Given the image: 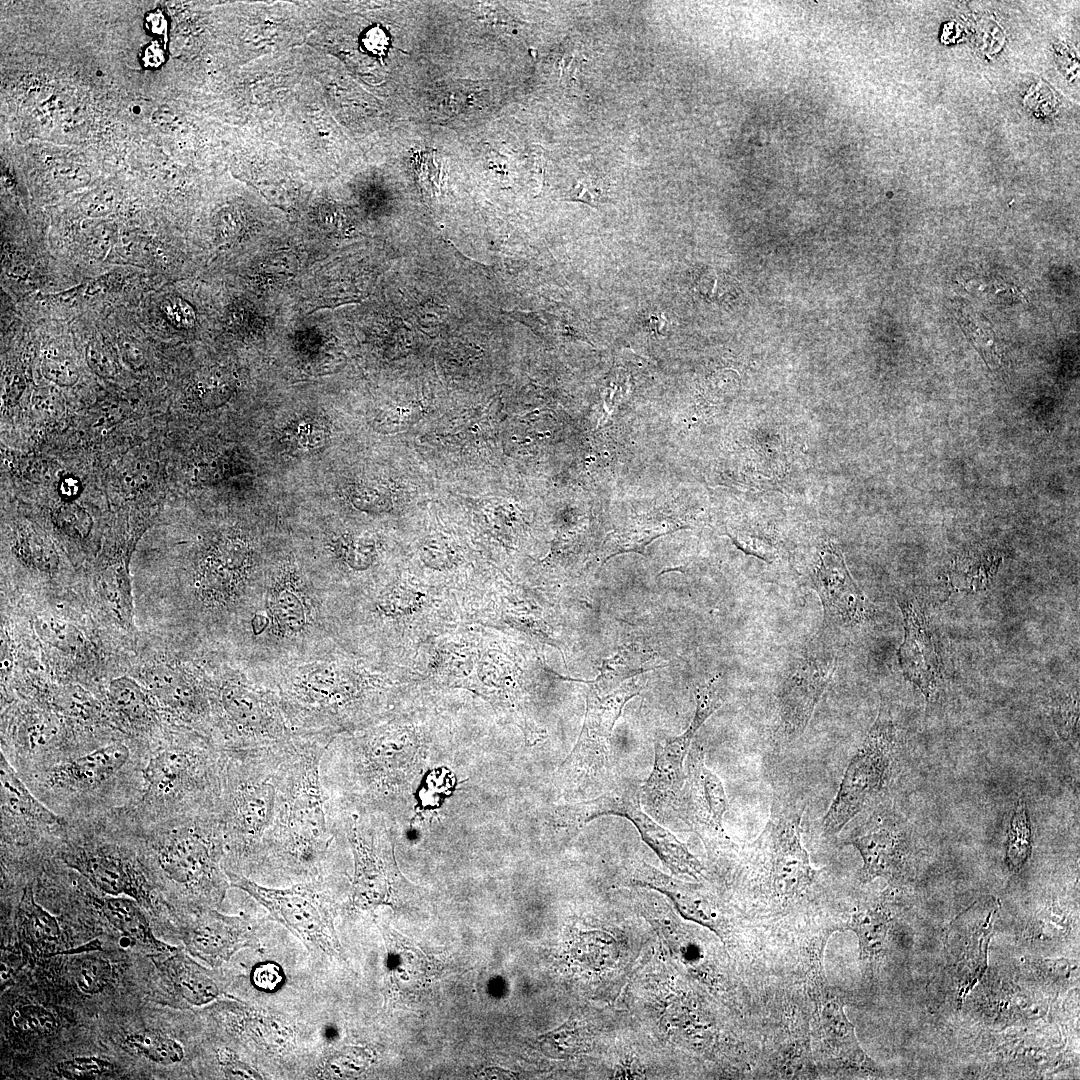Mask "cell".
Instances as JSON below:
<instances>
[{
	"mask_svg": "<svg viewBox=\"0 0 1080 1080\" xmlns=\"http://www.w3.org/2000/svg\"><path fill=\"white\" fill-rule=\"evenodd\" d=\"M281 813L259 873L300 882L325 876L330 851L345 836L338 804L321 777L324 753L333 739L295 735Z\"/></svg>",
	"mask_w": 1080,
	"mask_h": 1080,
	"instance_id": "6da1fadb",
	"label": "cell"
},
{
	"mask_svg": "<svg viewBox=\"0 0 1080 1080\" xmlns=\"http://www.w3.org/2000/svg\"><path fill=\"white\" fill-rule=\"evenodd\" d=\"M296 750L283 744L226 751L216 812L225 841V869L259 873L278 822Z\"/></svg>",
	"mask_w": 1080,
	"mask_h": 1080,
	"instance_id": "7a4b0ae2",
	"label": "cell"
},
{
	"mask_svg": "<svg viewBox=\"0 0 1080 1080\" xmlns=\"http://www.w3.org/2000/svg\"><path fill=\"white\" fill-rule=\"evenodd\" d=\"M227 753L209 738L182 736L152 754L142 769L143 799L161 819L215 810Z\"/></svg>",
	"mask_w": 1080,
	"mask_h": 1080,
	"instance_id": "3957f363",
	"label": "cell"
},
{
	"mask_svg": "<svg viewBox=\"0 0 1080 1080\" xmlns=\"http://www.w3.org/2000/svg\"><path fill=\"white\" fill-rule=\"evenodd\" d=\"M156 849L165 876L185 893L222 900L229 880L220 867L225 841L216 810L163 820Z\"/></svg>",
	"mask_w": 1080,
	"mask_h": 1080,
	"instance_id": "277c9868",
	"label": "cell"
},
{
	"mask_svg": "<svg viewBox=\"0 0 1080 1080\" xmlns=\"http://www.w3.org/2000/svg\"><path fill=\"white\" fill-rule=\"evenodd\" d=\"M641 690L638 679L622 683L607 693L590 686L582 730L556 772V782L567 798L585 799L591 793L601 794L616 781L611 761V733L624 705Z\"/></svg>",
	"mask_w": 1080,
	"mask_h": 1080,
	"instance_id": "5b68a950",
	"label": "cell"
},
{
	"mask_svg": "<svg viewBox=\"0 0 1080 1080\" xmlns=\"http://www.w3.org/2000/svg\"><path fill=\"white\" fill-rule=\"evenodd\" d=\"M232 887L246 892L309 948L329 956L340 953L334 928L335 904L327 876L299 882L287 888L258 884L249 877L224 870Z\"/></svg>",
	"mask_w": 1080,
	"mask_h": 1080,
	"instance_id": "8992f818",
	"label": "cell"
},
{
	"mask_svg": "<svg viewBox=\"0 0 1080 1080\" xmlns=\"http://www.w3.org/2000/svg\"><path fill=\"white\" fill-rule=\"evenodd\" d=\"M803 811L802 802H796L786 794L775 793L769 819L751 844L754 853L766 861L769 889L780 900L801 895L812 884L817 873L802 843Z\"/></svg>",
	"mask_w": 1080,
	"mask_h": 1080,
	"instance_id": "52a82bcc",
	"label": "cell"
},
{
	"mask_svg": "<svg viewBox=\"0 0 1080 1080\" xmlns=\"http://www.w3.org/2000/svg\"><path fill=\"white\" fill-rule=\"evenodd\" d=\"M896 730L883 708L850 760L822 822L826 836L838 834L882 791L893 761Z\"/></svg>",
	"mask_w": 1080,
	"mask_h": 1080,
	"instance_id": "ba28073f",
	"label": "cell"
},
{
	"mask_svg": "<svg viewBox=\"0 0 1080 1080\" xmlns=\"http://www.w3.org/2000/svg\"><path fill=\"white\" fill-rule=\"evenodd\" d=\"M639 795L635 786L616 780L596 797L561 807L558 818L562 826L577 830L603 815L624 817L673 873L698 879L703 873L701 863L671 832L641 809Z\"/></svg>",
	"mask_w": 1080,
	"mask_h": 1080,
	"instance_id": "9c48e42d",
	"label": "cell"
},
{
	"mask_svg": "<svg viewBox=\"0 0 1080 1080\" xmlns=\"http://www.w3.org/2000/svg\"><path fill=\"white\" fill-rule=\"evenodd\" d=\"M687 756L685 782L673 807L709 851L730 850L734 844L724 829L728 808L724 786L706 765L701 747L691 745Z\"/></svg>",
	"mask_w": 1080,
	"mask_h": 1080,
	"instance_id": "30bf717a",
	"label": "cell"
},
{
	"mask_svg": "<svg viewBox=\"0 0 1080 1080\" xmlns=\"http://www.w3.org/2000/svg\"><path fill=\"white\" fill-rule=\"evenodd\" d=\"M696 709L689 727L679 736L655 746L653 769L640 790L646 807L659 811L674 805L684 785V761L693 738L706 719L722 705L718 679L713 678L696 691Z\"/></svg>",
	"mask_w": 1080,
	"mask_h": 1080,
	"instance_id": "8fae6325",
	"label": "cell"
},
{
	"mask_svg": "<svg viewBox=\"0 0 1080 1080\" xmlns=\"http://www.w3.org/2000/svg\"><path fill=\"white\" fill-rule=\"evenodd\" d=\"M846 843L855 847L862 857V882L877 877L897 881L903 877L910 852V832L907 823L892 810L874 811L852 831Z\"/></svg>",
	"mask_w": 1080,
	"mask_h": 1080,
	"instance_id": "7c38bea8",
	"label": "cell"
},
{
	"mask_svg": "<svg viewBox=\"0 0 1080 1080\" xmlns=\"http://www.w3.org/2000/svg\"><path fill=\"white\" fill-rule=\"evenodd\" d=\"M836 669V656L813 652L795 660L784 673L777 689L778 710L788 741L799 738Z\"/></svg>",
	"mask_w": 1080,
	"mask_h": 1080,
	"instance_id": "4fadbf2b",
	"label": "cell"
},
{
	"mask_svg": "<svg viewBox=\"0 0 1080 1080\" xmlns=\"http://www.w3.org/2000/svg\"><path fill=\"white\" fill-rule=\"evenodd\" d=\"M814 984V1034L819 1055L831 1066L850 1068L862 1072L877 1073L875 1062L863 1051L857 1040L855 1028L848 1020L844 1003L830 987L820 982Z\"/></svg>",
	"mask_w": 1080,
	"mask_h": 1080,
	"instance_id": "5bb4252c",
	"label": "cell"
},
{
	"mask_svg": "<svg viewBox=\"0 0 1080 1080\" xmlns=\"http://www.w3.org/2000/svg\"><path fill=\"white\" fill-rule=\"evenodd\" d=\"M63 859L98 890L110 896L125 895L145 905L151 903L143 875L116 848L97 844L71 846L63 853Z\"/></svg>",
	"mask_w": 1080,
	"mask_h": 1080,
	"instance_id": "9a60e30c",
	"label": "cell"
},
{
	"mask_svg": "<svg viewBox=\"0 0 1080 1080\" xmlns=\"http://www.w3.org/2000/svg\"><path fill=\"white\" fill-rule=\"evenodd\" d=\"M823 604L825 620L833 626H854L865 621L871 608L850 575L840 551L829 544L820 554L814 584Z\"/></svg>",
	"mask_w": 1080,
	"mask_h": 1080,
	"instance_id": "2e32d148",
	"label": "cell"
},
{
	"mask_svg": "<svg viewBox=\"0 0 1080 1080\" xmlns=\"http://www.w3.org/2000/svg\"><path fill=\"white\" fill-rule=\"evenodd\" d=\"M130 759L131 751L124 743H109L53 765L44 783L57 792L89 794L112 783Z\"/></svg>",
	"mask_w": 1080,
	"mask_h": 1080,
	"instance_id": "e0dca14e",
	"label": "cell"
},
{
	"mask_svg": "<svg viewBox=\"0 0 1080 1080\" xmlns=\"http://www.w3.org/2000/svg\"><path fill=\"white\" fill-rule=\"evenodd\" d=\"M188 951L212 966H219L242 948H257L258 940L245 917L215 911L202 915L184 937Z\"/></svg>",
	"mask_w": 1080,
	"mask_h": 1080,
	"instance_id": "ac0fdd59",
	"label": "cell"
},
{
	"mask_svg": "<svg viewBox=\"0 0 1080 1080\" xmlns=\"http://www.w3.org/2000/svg\"><path fill=\"white\" fill-rule=\"evenodd\" d=\"M998 907V900L990 897L981 900L976 924L964 927L955 919L962 933H959L956 928L951 932L954 937L952 940L949 939L951 955L949 962L963 993L981 978L986 969L987 946L992 930L991 920Z\"/></svg>",
	"mask_w": 1080,
	"mask_h": 1080,
	"instance_id": "d6986e66",
	"label": "cell"
},
{
	"mask_svg": "<svg viewBox=\"0 0 1080 1080\" xmlns=\"http://www.w3.org/2000/svg\"><path fill=\"white\" fill-rule=\"evenodd\" d=\"M630 881L666 894L684 917L721 933L722 917L714 900L700 885L669 877L643 861L633 866Z\"/></svg>",
	"mask_w": 1080,
	"mask_h": 1080,
	"instance_id": "ffe728a7",
	"label": "cell"
},
{
	"mask_svg": "<svg viewBox=\"0 0 1080 1080\" xmlns=\"http://www.w3.org/2000/svg\"><path fill=\"white\" fill-rule=\"evenodd\" d=\"M1 814L4 824L20 829L50 830L62 820L39 801L19 778L6 755H0Z\"/></svg>",
	"mask_w": 1080,
	"mask_h": 1080,
	"instance_id": "44dd1931",
	"label": "cell"
},
{
	"mask_svg": "<svg viewBox=\"0 0 1080 1080\" xmlns=\"http://www.w3.org/2000/svg\"><path fill=\"white\" fill-rule=\"evenodd\" d=\"M144 683L164 706L189 717L206 714L207 707L200 690L174 667L161 664L148 668Z\"/></svg>",
	"mask_w": 1080,
	"mask_h": 1080,
	"instance_id": "7402d4cb",
	"label": "cell"
},
{
	"mask_svg": "<svg viewBox=\"0 0 1080 1080\" xmlns=\"http://www.w3.org/2000/svg\"><path fill=\"white\" fill-rule=\"evenodd\" d=\"M100 910L108 922L119 930L127 939L161 952H173L175 949L159 941L152 933L149 923L132 898L108 896L98 899Z\"/></svg>",
	"mask_w": 1080,
	"mask_h": 1080,
	"instance_id": "603a6c76",
	"label": "cell"
},
{
	"mask_svg": "<svg viewBox=\"0 0 1080 1080\" xmlns=\"http://www.w3.org/2000/svg\"><path fill=\"white\" fill-rule=\"evenodd\" d=\"M163 964L174 990L187 1003L206 1004L221 993L220 988L205 969L184 954L173 955Z\"/></svg>",
	"mask_w": 1080,
	"mask_h": 1080,
	"instance_id": "cb8c5ba5",
	"label": "cell"
},
{
	"mask_svg": "<svg viewBox=\"0 0 1080 1080\" xmlns=\"http://www.w3.org/2000/svg\"><path fill=\"white\" fill-rule=\"evenodd\" d=\"M17 918L20 934L33 950H48L57 945L60 939L58 921L35 901L30 885L21 896Z\"/></svg>",
	"mask_w": 1080,
	"mask_h": 1080,
	"instance_id": "d4e9b609",
	"label": "cell"
},
{
	"mask_svg": "<svg viewBox=\"0 0 1080 1080\" xmlns=\"http://www.w3.org/2000/svg\"><path fill=\"white\" fill-rule=\"evenodd\" d=\"M890 916L881 908H868L852 916L849 929L859 941L860 959L866 964L877 961L885 950Z\"/></svg>",
	"mask_w": 1080,
	"mask_h": 1080,
	"instance_id": "484cf974",
	"label": "cell"
},
{
	"mask_svg": "<svg viewBox=\"0 0 1080 1080\" xmlns=\"http://www.w3.org/2000/svg\"><path fill=\"white\" fill-rule=\"evenodd\" d=\"M108 701L128 723L145 726L152 718V706L146 691L133 679H114L108 688Z\"/></svg>",
	"mask_w": 1080,
	"mask_h": 1080,
	"instance_id": "4316f807",
	"label": "cell"
},
{
	"mask_svg": "<svg viewBox=\"0 0 1080 1080\" xmlns=\"http://www.w3.org/2000/svg\"><path fill=\"white\" fill-rule=\"evenodd\" d=\"M656 667L649 656H640L634 648H624L606 659L590 686L607 693L620 686L626 679Z\"/></svg>",
	"mask_w": 1080,
	"mask_h": 1080,
	"instance_id": "83f0119b",
	"label": "cell"
},
{
	"mask_svg": "<svg viewBox=\"0 0 1080 1080\" xmlns=\"http://www.w3.org/2000/svg\"><path fill=\"white\" fill-rule=\"evenodd\" d=\"M1032 849V829L1023 796H1019L1011 816L1007 843L1006 862L1011 871L1018 872L1027 862Z\"/></svg>",
	"mask_w": 1080,
	"mask_h": 1080,
	"instance_id": "f1b7e54d",
	"label": "cell"
},
{
	"mask_svg": "<svg viewBox=\"0 0 1080 1080\" xmlns=\"http://www.w3.org/2000/svg\"><path fill=\"white\" fill-rule=\"evenodd\" d=\"M123 1044L133 1053L161 1065L178 1063L184 1057V1050L178 1041L156 1033H131Z\"/></svg>",
	"mask_w": 1080,
	"mask_h": 1080,
	"instance_id": "f546056e",
	"label": "cell"
},
{
	"mask_svg": "<svg viewBox=\"0 0 1080 1080\" xmlns=\"http://www.w3.org/2000/svg\"><path fill=\"white\" fill-rule=\"evenodd\" d=\"M16 547L20 558L40 570L56 568L58 556L51 541L32 529L21 531Z\"/></svg>",
	"mask_w": 1080,
	"mask_h": 1080,
	"instance_id": "4dcf8cb0",
	"label": "cell"
},
{
	"mask_svg": "<svg viewBox=\"0 0 1080 1080\" xmlns=\"http://www.w3.org/2000/svg\"><path fill=\"white\" fill-rule=\"evenodd\" d=\"M77 987L85 994L101 993L109 985L112 968L106 959L98 956H86L78 959L73 968Z\"/></svg>",
	"mask_w": 1080,
	"mask_h": 1080,
	"instance_id": "1f68e13d",
	"label": "cell"
},
{
	"mask_svg": "<svg viewBox=\"0 0 1080 1080\" xmlns=\"http://www.w3.org/2000/svg\"><path fill=\"white\" fill-rule=\"evenodd\" d=\"M36 630L41 638L50 645L66 651H75L83 644L80 632L71 624L54 617H44L36 621Z\"/></svg>",
	"mask_w": 1080,
	"mask_h": 1080,
	"instance_id": "d6a6232c",
	"label": "cell"
},
{
	"mask_svg": "<svg viewBox=\"0 0 1080 1080\" xmlns=\"http://www.w3.org/2000/svg\"><path fill=\"white\" fill-rule=\"evenodd\" d=\"M368 1063V1055L359 1048L348 1047L325 1059L320 1069L323 1078H348L359 1073Z\"/></svg>",
	"mask_w": 1080,
	"mask_h": 1080,
	"instance_id": "836d02e7",
	"label": "cell"
},
{
	"mask_svg": "<svg viewBox=\"0 0 1080 1080\" xmlns=\"http://www.w3.org/2000/svg\"><path fill=\"white\" fill-rule=\"evenodd\" d=\"M13 1024L20 1030L36 1034H52L58 1027L54 1015L39 1005H22L12 1015Z\"/></svg>",
	"mask_w": 1080,
	"mask_h": 1080,
	"instance_id": "e575fe53",
	"label": "cell"
},
{
	"mask_svg": "<svg viewBox=\"0 0 1080 1080\" xmlns=\"http://www.w3.org/2000/svg\"><path fill=\"white\" fill-rule=\"evenodd\" d=\"M413 169L422 187L433 192L440 187L443 162L437 151L426 149L413 156Z\"/></svg>",
	"mask_w": 1080,
	"mask_h": 1080,
	"instance_id": "d590c367",
	"label": "cell"
},
{
	"mask_svg": "<svg viewBox=\"0 0 1080 1080\" xmlns=\"http://www.w3.org/2000/svg\"><path fill=\"white\" fill-rule=\"evenodd\" d=\"M111 1069L110 1062L97 1057H76L56 1066L58 1074L65 1079L97 1078Z\"/></svg>",
	"mask_w": 1080,
	"mask_h": 1080,
	"instance_id": "8d00e7d4",
	"label": "cell"
},
{
	"mask_svg": "<svg viewBox=\"0 0 1080 1080\" xmlns=\"http://www.w3.org/2000/svg\"><path fill=\"white\" fill-rule=\"evenodd\" d=\"M56 525L67 535L75 538L86 537L92 527V520L87 512L75 504H66L54 514Z\"/></svg>",
	"mask_w": 1080,
	"mask_h": 1080,
	"instance_id": "74e56055",
	"label": "cell"
},
{
	"mask_svg": "<svg viewBox=\"0 0 1080 1080\" xmlns=\"http://www.w3.org/2000/svg\"><path fill=\"white\" fill-rule=\"evenodd\" d=\"M251 982L259 991L272 993L279 990L285 983V974L282 967L273 961L257 963L251 971Z\"/></svg>",
	"mask_w": 1080,
	"mask_h": 1080,
	"instance_id": "f35d334b",
	"label": "cell"
},
{
	"mask_svg": "<svg viewBox=\"0 0 1080 1080\" xmlns=\"http://www.w3.org/2000/svg\"><path fill=\"white\" fill-rule=\"evenodd\" d=\"M1078 697L1064 700L1057 708L1055 723L1059 735L1072 744H1078Z\"/></svg>",
	"mask_w": 1080,
	"mask_h": 1080,
	"instance_id": "ab89813d",
	"label": "cell"
},
{
	"mask_svg": "<svg viewBox=\"0 0 1080 1080\" xmlns=\"http://www.w3.org/2000/svg\"><path fill=\"white\" fill-rule=\"evenodd\" d=\"M42 370L46 378L61 386H71L79 377L77 367L68 359H46Z\"/></svg>",
	"mask_w": 1080,
	"mask_h": 1080,
	"instance_id": "60d3db41",
	"label": "cell"
},
{
	"mask_svg": "<svg viewBox=\"0 0 1080 1080\" xmlns=\"http://www.w3.org/2000/svg\"><path fill=\"white\" fill-rule=\"evenodd\" d=\"M218 1061L221 1069L229 1079H262L260 1072L249 1066L247 1063L238 1059V1057L230 1050H220L218 1052Z\"/></svg>",
	"mask_w": 1080,
	"mask_h": 1080,
	"instance_id": "b9f144b4",
	"label": "cell"
},
{
	"mask_svg": "<svg viewBox=\"0 0 1080 1080\" xmlns=\"http://www.w3.org/2000/svg\"><path fill=\"white\" fill-rule=\"evenodd\" d=\"M104 592L111 604L117 609L121 617H128L130 615V592L129 583L124 577H115L108 583H103Z\"/></svg>",
	"mask_w": 1080,
	"mask_h": 1080,
	"instance_id": "7bdbcfd3",
	"label": "cell"
},
{
	"mask_svg": "<svg viewBox=\"0 0 1080 1080\" xmlns=\"http://www.w3.org/2000/svg\"><path fill=\"white\" fill-rule=\"evenodd\" d=\"M87 361L90 367L101 376H112L116 372V364L111 352L101 344L91 343L86 351Z\"/></svg>",
	"mask_w": 1080,
	"mask_h": 1080,
	"instance_id": "ee69618b",
	"label": "cell"
},
{
	"mask_svg": "<svg viewBox=\"0 0 1080 1080\" xmlns=\"http://www.w3.org/2000/svg\"><path fill=\"white\" fill-rule=\"evenodd\" d=\"M114 196L108 190L93 192L83 199L81 208L90 217L107 215L113 208Z\"/></svg>",
	"mask_w": 1080,
	"mask_h": 1080,
	"instance_id": "f6af8a7d",
	"label": "cell"
},
{
	"mask_svg": "<svg viewBox=\"0 0 1080 1080\" xmlns=\"http://www.w3.org/2000/svg\"><path fill=\"white\" fill-rule=\"evenodd\" d=\"M165 315L176 325L187 327L193 321V313L189 306L179 299H167L161 305Z\"/></svg>",
	"mask_w": 1080,
	"mask_h": 1080,
	"instance_id": "bcb514c9",
	"label": "cell"
},
{
	"mask_svg": "<svg viewBox=\"0 0 1080 1080\" xmlns=\"http://www.w3.org/2000/svg\"><path fill=\"white\" fill-rule=\"evenodd\" d=\"M113 240V230L109 225L102 224L94 228L89 240V249L98 258L104 257L108 252Z\"/></svg>",
	"mask_w": 1080,
	"mask_h": 1080,
	"instance_id": "7dc6e473",
	"label": "cell"
},
{
	"mask_svg": "<svg viewBox=\"0 0 1080 1080\" xmlns=\"http://www.w3.org/2000/svg\"><path fill=\"white\" fill-rule=\"evenodd\" d=\"M599 196L600 191L593 181L583 178L573 187L566 200L580 201L590 206H596Z\"/></svg>",
	"mask_w": 1080,
	"mask_h": 1080,
	"instance_id": "c3c4849f",
	"label": "cell"
},
{
	"mask_svg": "<svg viewBox=\"0 0 1080 1080\" xmlns=\"http://www.w3.org/2000/svg\"><path fill=\"white\" fill-rule=\"evenodd\" d=\"M156 108L147 99H132L127 106V112L132 118L144 119L151 118Z\"/></svg>",
	"mask_w": 1080,
	"mask_h": 1080,
	"instance_id": "681fc988",
	"label": "cell"
},
{
	"mask_svg": "<svg viewBox=\"0 0 1080 1080\" xmlns=\"http://www.w3.org/2000/svg\"><path fill=\"white\" fill-rule=\"evenodd\" d=\"M121 353L124 359L131 366H140L144 361V356L140 347L136 346L133 342L123 340L120 343Z\"/></svg>",
	"mask_w": 1080,
	"mask_h": 1080,
	"instance_id": "f907efd6",
	"label": "cell"
},
{
	"mask_svg": "<svg viewBox=\"0 0 1080 1080\" xmlns=\"http://www.w3.org/2000/svg\"><path fill=\"white\" fill-rule=\"evenodd\" d=\"M364 42L369 50L381 52L387 45V38L382 30L373 28L367 32Z\"/></svg>",
	"mask_w": 1080,
	"mask_h": 1080,
	"instance_id": "816d5d0a",
	"label": "cell"
},
{
	"mask_svg": "<svg viewBox=\"0 0 1080 1080\" xmlns=\"http://www.w3.org/2000/svg\"><path fill=\"white\" fill-rule=\"evenodd\" d=\"M80 491V483L76 478L67 477L59 485V492L64 499L74 498Z\"/></svg>",
	"mask_w": 1080,
	"mask_h": 1080,
	"instance_id": "f5cc1de1",
	"label": "cell"
},
{
	"mask_svg": "<svg viewBox=\"0 0 1080 1080\" xmlns=\"http://www.w3.org/2000/svg\"><path fill=\"white\" fill-rule=\"evenodd\" d=\"M56 177L60 179V182L66 186H79L87 183L85 176L77 171L62 170L56 173Z\"/></svg>",
	"mask_w": 1080,
	"mask_h": 1080,
	"instance_id": "db71d44e",
	"label": "cell"
}]
</instances>
